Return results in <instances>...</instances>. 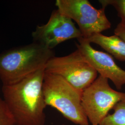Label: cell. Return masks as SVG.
<instances>
[{"label": "cell", "mask_w": 125, "mask_h": 125, "mask_svg": "<svg viewBox=\"0 0 125 125\" xmlns=\"http://www.w3.org/2000/svg\"><path fill=\"white\" fill-rule=\"evenodd\" d=\"M79 50L100 76L112 81L116 89L121 90L125 85V71L119 67L113 57L107 52L94 49L90 44L81 38L77 40Z\"/></svg>", "instance_id": "8"}, {"label": "cell", "mask_w": 125, "mask_h": 125, "mask_svg": "<svg viewBox=\"0 0 125 125\" xmlns=\"http://www.w3.org/2000/svg\"><path fill=\"white\" fill-rule=\"evenodd\" d=\"M56 6L61 13L76 23L84 39L101 33L111 26L105 9H96L88 0H57Z\"/></svg>", "instance_id": "6"}, {"label": "cell", "mask_w": 125, "mask_h": 125, "mask_svg": "<svg viewBox=\"0 0 125 125\" xmlns=\"http://www.w3.org/2000/svg\"><path fill=\"white\" fill-rule=\"evenodd\" d=\"M55 56L52 50L34 42L0 53V79L3 85L21 80L45 65Z\"/></svg>", "instance_id": "2"}, {"label": "cell", "mask_w": 125, "mask_h": 125, "mask_svg": "<svg viewBox=\"0 0 125 125\" xmlns=\"http://www.w3.org/2000/svg\"><path fill=\"white\" fill-rule=\"evenodd\" d=\"M99 1L103 8L106 9L108 6L114 7L121 18V23L125 26V0H100Z\"/></svg>", "instance_id": "11"}, {"label": "cell", "mask_w": 125, "mask_h": 125, "mask_svg": "<svg viewBox=\"0 0 125 125\" xmlns=\"http://www.w3.org/2000/svg\"><path fill=\"white\" fill-rule=\"evenodd\" d=\"M114 33L125 41V26L121 22L119 23L114 30Z\"/></svg>", "instance_id": "13"}, {"label": "cell", "mask_w": 125, "mask_h": 125, "mask_svg": "<svg viewBox=\"0 0 125 125\" xmlns=\"http://www.w3.org/2000/svg\"><path fill=\"white\" fill-rule=\"evenodd\" d=\"M31 35L33 42L51 50L65 41L83 38L80 30L72 20L58 9L52 12L46 24L36 27Z\"/></svg>", "instance_id": "7"}, {"label": "cell", "mask_w": 125, "mask_h": 125, "mask_svg": "<svg viewBox=\"0 0 125 125\" xmlns=\"http://www.w3.org/2000/svg\"><path fill=\"white\" fill-rule=\"evenodd\" d=\"M84 40L90 44L98 45L117 59L125 61V41L120 37L115 34L107 36L98 33Z\"/></svg>", "instance_id": "9"}, {"label": "cell", "mask_w": 125, "mask_h": 125, "mask_svg": "<svg viewBox=\"0 0 125 125\" xmlns=\"http://www.w3.org/2000/svg\"><path fill=\"white\" fill-rule=\"evenodd\" d=\"M45 72L60 76L81 92L94 82L98 74L77 49L67 56L51 58Z\"/></svg>", "instance_id": "5"}, {"label": "cell", "mask_w": 125, "mask_h": 125, "mask_svg": "<svg viewBox=\"0 0 125 125\" xmlns=\"http://www.w3.org/2000/svg\"><path fill=\"white\" fill-rule=\"evenodd\" d=\"M43 93L47 106L53 107L68 120L78 125H89L82 105L83 92L60 76L45 72Z\"/></svg>", "instance_id": "3"}, {"label": "cell", "mask_w": 125, "mask_h": 125, "mask_svg": "<svg viewBox=\"0 0 125 125\" xmlns=\"http://www.w3.org/2000/svg\"><path fill=\"white\" fill-rule=\"evenodd\" d=\"M45 73L43 68L16 83L2 86L3 99L15 125H45Z\"/></svg>", "instance_id": "1"}, {"label": "cell", "mask_w": 125, "mask_h": 125, "mask_svg": "<svg viewBox=\"0 0 125 125\" xmlns=\"http://www.w3.org/2000/svg\"><path fill=\"white\" fill-rule=\"evenodd\" d=\"M113 109L114 113L108 114L99 125H125V100L118 103Z\"/></svg>", "instance_id": "10"}, {"label": "cell", "mask_w": 125, "mask_h": 125, "mask_svg": "<svg viewBox=\"0 0 125 125\" xmlns=\"http://www.w3.org/2000/svg\"><path fill=\"white\" fill-rule=\"evenodd\" d=\"M125 100V93L112 89L108 79L99 76L82 94V105L92 125H99L116 104Z\"/></svg>", "instance_id": "4"}, {"label": "cell", "mask_w": 125, "mask_h": 125, "mask_svg": "<svg viewBox=\"0 0 125 125\" xmlns=\"http://www.w3.org/2000/svg\"><path fill=\"white\" fill-rule=\"evenodd\" d=\"M0 125H15L12 115L3 99L0 97Z\"/></svg>", "instance_id": "12"}]
</instances>
